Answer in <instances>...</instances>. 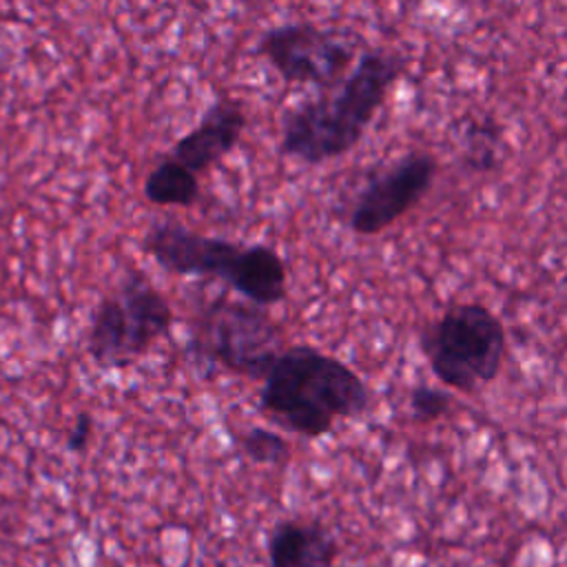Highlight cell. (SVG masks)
<instances>
[{"label":"cell","instance_id":"cell-13","mask_svg":"<svg viewBox=\"0 0 567 567\" xmlns=\"http://www.w3.org/2000/svg\"><path fill=\"white\" fill-rule=\"evenodd\" d=\"M452 405V396L445 390L419 383L410 390V399H408V408H410V419L414 423H432L436 419H441Z\"/></svg>","mask_w":567,"mask_h":567},{"label":"cell","instance_id":"cell-14","mask_svg":"<svg viewBox=\"0 0 567 567\" xmlns=\"http://www.w3.org/2000/svg\"><path fill=\"white\" fill-rule=\"evenodd\" d=\"M93 436V416L89 412H80L66 434V450L82 454L86 452Z\"/></svg>","mask_w":567,"mask_h":567},{"label":"cell","instance_id":"cell-4","mask_svg":"<svg viewBox=\"0 0 567 567\" xmlns=\"http://www.w3.org/2000/svg\"><path fill=\"white\" fill-rule=\"evenodd\" d=\"M421 350L445 388L470 394L496 379L505 357V328L483 303L463 301L425 328Z\"/></svg>","mask_w":567,"mask_h":567},{"label":"cell","instance_id":"cell-1","mask_svg":"<svg viewBox=\"0 0 567 567\" xmlns=\"http://www.w3.org/2000/svg\"><path fill=\"white\" fill-rule=\"evenodd\" d=\"M403 69L405 60L392 51L361 53L334 95L303 102L286 115L281 153L315 166L352 151Z\"/></svg>","mask_w":567,"mask_h":567},{"label":"cell","instance_id":"cell-3","mask_svg":"<svg viewBox=\"0 0 567 567\" xmlns=\"http://www.w3.org/2000/svg\"><path fill=\"white\" fill-rule=\"evenodd\" d=\"M142 250L175 275L221 279L259 308L275 306L286 297V264L266 244L228 241L177 221H162L148 228Z\"/></svg>","mask_w":567,"mask_h":567},{"label":"cell","instance_id":"cell-7","mask_svg":"<svg viewBox=\"0 0 567 567\" xmlns=\"http://www.w3.org/2000/svg\"><path fill=\"white\" fill-rule=\"evenodd\" d=\"M436 171L439 164L432 153L410 151L374 175L350 210L352 233L370 237L390 228L425 197Z\"/></svg>","mask_w":567,"mask_h":567},{"label":"cell","instance_id":"cell-8","mask_svg":"<svg viewBox=\"0 0 567 567\" xmlns=\"http://www.w3.org/2000/svg\"><path fill=\"white\" fill-rule=\"evenodd\" d=\"M244 128V106L237 100L221 97L208 106L193 131L175 142L171 157L195 175L206 173L237 146Z\"/></svg>","mask_w":567,"mask_h":567},{"label":"cell","instance_id":"cell-9","mask_svg":"<svg viewBox=\"0 0 567 567\" xmlns=\"http://www.w3.org/2000/svg\"><path fill=\"white\" fill-rule=\"evenodd\" d=\"M122 303V317L126 328L128 359L135 363L151 346L173 330L175 312L168 299L148 284V279L135 270L126 272L117 290H113Z\"/></svg>","mask_w":567,"mask_h":567},{"label":"cell","instance_id":"cell-11","mask_svg":"<svg viewBox=\"0 0 567 567\" xmlns=\"http://www.w3.org/2000/svg\"><path fill=\"white\" fill-rule=\"evenodd\" d=\"M144 197L155 206H193L199 199V179L168 157L146 175Z\"/></svg>","mask_w":567,"mask_h":567},{"label":"cell","instance_id":"cell-12","mask_svg":"<svg viewBox=\"0 0 567 567\" xmlns=\"http://www.w3.org/2000/svg\"><path fill=\"white\" fill-rule=\"evenodd\" d=\"M244 456L259 465H284L290 458V443L268 427H248L233 436Z\"/></svg>","mask_w":567,"mask_h":567},{"label":"cell","instance_id":"cell-6","mask_svg":"<svg viewBox=\"0 0 567 567\" xmlns=\"http://www.w3.org/2000/svg\"><path fill=\"white\" fill-rule=\"evenodd\" d=\"M257 55L286 84L332 86L352 64V47L310 22H288L261 33Z\"/></svg>","mask_w":567,"mask_h":567},{"label":"cell","instance_id":"cell-2","mask_svg":"<svg viewBox=\"0 0 567 567\" xmlns=\"http://www.w3.org/2000/svg\"><path fill=\"white\" fill-rule=\"evenodd\" d=\"M368 408L365 381L315 346L286 348L270 365L259 392V410L306 439H319L337 419L359 416Z\"/></svg>","mask_w":567,"mask_h":567},{"label":"cell","instance_id":"cell-10","mask_svg":"<svg viewBox=\"0 0 567 567\" xmlns=\"http://www.w3.org/2000/svg\"><path fill=\"white\" fill-rule=\"evenodd\" d=\"M270 567H332L339 554L334 536L317 520L288 518L268 534Z\"/></svg>","mask_w":567,"mask_h":567},{"label":"cell","instance_id":"cell-5","mask_svg":"<svg viewBox=\"0 0 567 567\" xmlns=\"http://www.w3.org/2000/svg\"><path fill=\"white\" fill-rule=\"evenodd\" d=\"M186 350L199 361L264 381L286 348L279 326L264 308L215 297L193 317Z\"/></svg>","mask_w":567,"mask_h":567}]
</instances>
